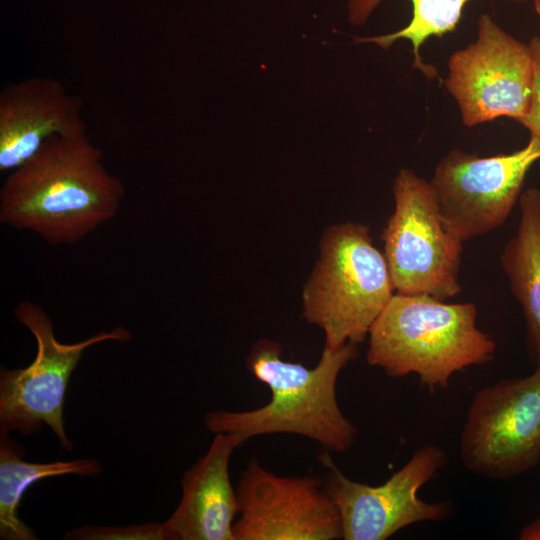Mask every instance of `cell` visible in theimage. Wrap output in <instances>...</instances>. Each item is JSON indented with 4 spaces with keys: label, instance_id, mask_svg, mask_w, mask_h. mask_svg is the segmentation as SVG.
<instances>
[{
    "label": "cell",
    "instance_id": "1",
    "mask_svg": "<svg viewBox=\"0 0 540 540\" xmlns=\"http://www.w3.org/2000/svg\"><path fill=\"white\" fill-rule=\"evenodd\" d=\"M125 193L87 132L57 135L9 172L0 188V222L52 246L72 245L114 219Z\"/></svg>",
    "mask_w": 540,
    "mask_h": 540
},
{
    "label": "cell",
    "instance_id": "2",
    "mask_svg": "<svg viewBox=\"0 0 540 540\" xmlns=\"http://www.w3.org/2000/svg\"><path fill=\"white\" fill-rule=\"evenodd\" d=\"M281 346L267 338L257 340L246 358V369L271 391L270 401L247 411L214 410L204 416L214 433L239 436L243 442L266 434L288 433L319 443L331 453L348 451L358 430L337 401V380L357 357L356 345L332 350L323 347L318 364L309 368L281 358Z\"/></svg>",
    "mask_w": 540,
    "mask_h": 540
},
{
    "label": "cell",
    "instance_id": "3",
    "mask_svg": "<svg viewBox=\"0 0 540 540\" xmlns=\"http://www.w3.org/2000/svg\"><path fill=\"white\" fill-rule=\"evenodd\" d=\"M473 303L394 293L368 334L366 362L389 377L416 374L430 391L454 373L491 361L497 344L476 325Z\"/></svg>",
    "mask_w": 540,
    "mask_h": 540
},
{
    "label": "cell",
    "instance_id": "4",
    "mask_svg": "<svg viewBox=\"0 0 540 540\" xmlns=\"http://www.w3.org/2000/svg\"><path fill=\"white\" fill-rule=\"evenodd\" d=\"M383 252L368 225L329 226L319 243V258L303 287V317L319 327L332 350L365 340L394 295Z\"/></svg>",
    "mask_w": 540,
    "mask_h": 540
},
{
    "label": "cell",
    "instance_id": "5",
    "mask_svg": "<svg viewBox=\"0 0 540 540\" xmlns=\"http://www.w3.org/2000/svg\"><path fill=\"white\" fill-rule=\"evenodd\" d=\"M13 312L34 336L37 352L25 368L0 369V433L28 436L47 425L61 446L71 451L63 408L72 372L87 348L105 341L127 342L132 334L117 326L76 343H62L55 336L52 319L40 305L22 300Z\"/></svg>",
    "mask_w": 540,
    "mask_h": 540
},
{
    "label": "cell",
    "instance_id": "6",
    "mask_svg": "<svg viewBox=\"0 0 540 540\" xmlns=\"http://www.w3.org/2000/svg\"><path fill=\"white\" fill-rule=\"evenodd\" d=\"M392 191L394 211L381 239L395 293L444 301L456 296L463 242L443 224L430 181L402 168Z\"/></svg>",
    "mask_w": 540,
    "mask_h": 540
},
{
    "label": "cell",
    "instance_id": "7",
    "mask_svg": "<svg viewBox=\"0 0 540 540\" xmlns=\"http://www.w3.org/2000/svg\"><path fill=\"white\" fill-rule=\"evenodd\" d=\"M460 457L471 473L507 480L540 462V365L474 394L460 435Z\"/></svg>",
    "mask_w": 540,
    "mask_h": 540
},
{
    "label": "cell",
    "instance_id": "8",
    "mask_svg": "<svg viewBox=\"0 0 540 540\" xmlns=\"http://www.w3.org/2000/svg\"><path fill=\"white\" fill-rule=\"evenodd\" d=\"M318 459L325 469L324 489L341 516L343 540H385L411 524L442 521L452 511L449 502H426L418 496L419 489L445 465L446 455L437 445L417 449L379 486L348 478L327 450Z\"/></svg>",
    "mask_w": 540,
    "mask_h": 540
},
{
    "label": "cell",
    "instance_id": "9",
    "mask_svg": "<svg viewBox=\"0 0 540 540\" xmlns=\"http://www.w3.org/2000/svg\"><path fill=\"white\" fill-rule=\"evenodd\" d=\"M539 160L540 139L531 135L522 149L509 154L483 157L452 149L430 180L447 230L465 242L502 226Z\"/></svg>",
    "mask_w": 540,
    "mask_h": 540
},
{
    "label": "cell",
    "instance_id": "10",
    "mask_svg": "<svg viewBox=\"0 0 540 540\" xmlns=\"http://www.w3.org/2000/svg\"><path fill=\"white\" fill-rule=\"evenodd\" d=\"M444 85L467 127L500 117L519 121L533 93L529 45L507 33L489 14H482L476 40L450 56Z\"/></svg>",
    "mask_w": 540,
    "mask_h": 540
},
{
    "label": "cell",
    "instance_id": "11",
    "mask_svg": "<svg viewBox=\"0 0 540 540\" xmlns=\"http://www.w3.org/2000/svg\"><path fill=\"white\" fill-rule=\"evenodd\" d=\"M235 489V540L342 539L341 516L322 478L278 476L251 458Z\"/></svg>",
    "mask_w": 540,
    "mask_h": 540
},
{
    "label": "cell",
    "instance_id": "12",
    "mask_svg": "<svg viewBox=\"0 0 540 540\" xmlns=\"http://www.w3.org/2000/svg\"><path fill=\"white\" fill-rule=\"evenodd\" d=\"M82 99L57 79L31 76L0 91V171L10 172L51 137L86 133Z\"/></svg>",
    "mask_w": 540,
    "mask_h": 540
},
{
    "label": "cell",
    "instance_id": "13",
    "mask_svg": "<svg viewBox=\"0 0 540 540\" xmlns=\"http://www.w3.org/2000/svg\"><path fill=\"white\" fill-rule=\"evenodd\" d=\"M243 443L235 434H215L207 452L184 473L181 500L163 522L166 540H235L238 501L229 462Z\"/></svg>",
    "mask_w": 540,
    "mask_h": 540
},
{
    "label": "cell",
    "instance_id": "14",
    "mask_svg": "<svg viewBox=\"0 0 540 540\" xmlns=\"http://www.w3.org/2000/svg\"><path fill=\"white\" fill-rule=\"evenodd\" d=\"M515 234L503 247L500 264L513 296L521 306L530 362L540 365V190L529 188L519 197Z\"/></svg>",
    "mask_w": 540,
    "mask_h": 540
},
{
    "label": "cell",
    "instance_id": "15",
    "mask_svg": "<svg viewBox=\"0 0 540 540\" xmlns=\"http://www.w3.org/2000/svg\"><path fill=\"white\" fill-rule=\"evenodd\" d=\"M24 449L0 433V538L2 540H36V533L22 522L18 508L24 492L33 483L52 476L78 475L92 477L102 471L101 462L92 457L71 461L32 463L23 460Z\"/></svg>",
    "mask_w": 540,
    "mask_h": 540
},
{
    "label": "cell",
    "instance_id": "16",
    "mask_svg": "<svg viewBox=\"0 0 540 540\" xmlns=\"http://www.w3.org/2000/svg\"><path fill=\"white\" fill-rule=\"evenodd\" d=\"M383 0H347L348 21L354 25L364 24ZM412 8L410 22L402 29L385 35L358 37L355 43H375L384 49L400 39L412 45L413 67L427 78L438 76L434 66L424 62L420 54L422 45L431 37H442L455 31L466 4L471 0H409ZM525 2L527 0H509Z\"/></svg>",
    "mask_w": 540,
    "mask_h": 540
},
{
    "label": "cell",
    "instance_id": "17",
    "mask_svg": "<svg viewBox=\"0 0 540 540\" xmlns=\"http://www.w3.org/2000/svg\"><path fill=\"white\" fill-rule=\"evenodd\" d=\"M66 540H166L161 523H145L129 526H82L67 531Z\"/></svg>",
    "mask_w": 540,
    "mask_h": 540
},
{
    "label": "cell",
    "instance_id": "18",
    "mask_svg": "<svg viewBox=\"0 0 540 540\" xmlns=\"http://www.w3.org/2000/svg\"><path fill=\"white\" fill-rule=\"evenodd\" d=\"M529 48L534 67V85L529 109L518 122L530 131L531 136L540 139V37L533 36Z\"/></svg>",
    "mask_w": 540,
    "mask_h": 540
},
{
    "label": "cell",
    "instance_id": "19",
    "mask_svg": "<svg viewBox=\"0 0 540 540\" xmlns=\"http://www.w3.org/2000/svg\"><path fill=\"white\" fill-rule=\"evenodd\" d=\"M520 540H540V517L525 525L519 532Z\"/></svg>",
    "mask_w": 540,
    "mask_h": 540
},
{
    "label": "cell",
    "instance_id": "20",
    "mask_svg": "<svg viewBox=\"0 0 540 540\" xmlns=\"http://www.w3.org/2000/svg\"><path fill=\"white\" fill-rule=\"evenodd\" d=\"M534 9L536 13L540 16V0H534Z\"/></svg>",
    "mask_w": 540,
    "mask_h": 540
}]
</instances>
